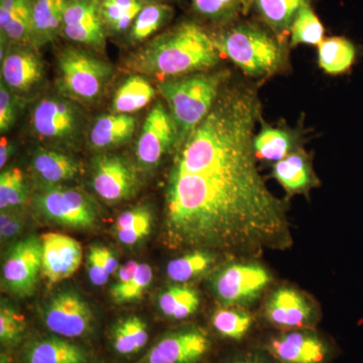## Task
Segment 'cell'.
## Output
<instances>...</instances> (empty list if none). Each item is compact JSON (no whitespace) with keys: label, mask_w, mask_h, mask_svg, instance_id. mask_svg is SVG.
<instances>
[{"label":"cell","mask_w":363,"mask_h":363,"mask_svg":"<svg viewBox=\"0 0 363 363\" xmlns=\"http://www.w3.org/2000/svg\"><path fill=\"white\" fill-rule=\"evenodd\" d=\"M209 348V338L202 331L174 332L152 346L143 363H196Z\"/></svg>","instance_id":"obj_16"},{"label":"cell","mask_w":363,"mask_h":363,"mask_svg":"<svg viewBox=\"0 0 363 363\" xmlns=\"http://www.w3.org/2000/svg\"><path fill=\"white\" fill-rule=\"evenodd\" d=\"M42 274V242L30 236L18 241L6 253L2 279L9 292L20 297L32 295Z\"/></svg>","instance_id":"obj_9"},{"label":"cell","mask_w":363,"mask_h":363,"mask_svg":"<svg viewBox=\"0 0 363 363\" xmlns=\"http://www.w3.org/2000/svg\"><path fill=\"white\" fill-rule=\"evenodd\" d=\"M18 96L0 83V131L7 133L16 123L18 116Z\"/></svg>","instance_id":"obj_41"},{"label":"cell","mask_w":363,"mask_h":363,"mask_svg":"<svg viewBox=\"0 0 363 363\" xmlns=\"http://www.w3.org/2000/svg\"><path fill=\"white\" fill-rule=\"evenodd\" d=\"M269 350L281 363H322L327 354L323 341L306 332H289L272 339Z\"/></svg>","instance_id":"obj_17"},{"label":"cell","mask_w":363,"mask_h":363,"mask_svg":"<svg viewBox=\"0 0 363 363\" xmlns=\"http://www.w3.org/2000/svg\"><path fill=\"white\" fill-rule=\"evenodd\" d=\"M28 197L25 176L21 169L11 168L0 175V209L21 206Z\"/></svg>","instance_id":"obj_38"},{"label":"cell","mask_w":363,"mask_h":363,"mask_svg":"<svg viewBox=\"0 0 363 363\" xmlns=\"http://www.w3.org/2000/svg\"><path fill=\"white\" fill-rule=\"evenodd\" d=\"M13 152V143H9L6 138H2L0 143V168L4 169L6 167Z\"/></svg>","instance_id":"obj_46"},{"label":"cell","mask_w":363,"mask_h":363,"mask_svg":"<svg viewBox=\"0 0 363 363\" xmlns=\"http://www.w3.org/2000/svg\"><path fill=\"white\" fill-rule=\"evenodd\" d=\"M98 252H99L100 259L104 262L105 269L108 272V274H116L119 269L118 260H117L116 255L112 253L109 248L101 247V245H97Z\"/></svg>","instance_id":"obj_45"},{"label":"cell","mask_w":363,"mask_h":363,"mask_svg":"<svg viewBox=\"0 0 363 363\" xmlns=\"http://www.w3.org/2000/svg\"><path fill=\"white\" fill-rule=\"evenodd\" d=\"M199 305V294L189 286H171L159 298V307L162 314L175 320L190 317L197 311Z\"/></svg>","instance_id":"obj_32"},{"label":"cell","mask_w":363,"mask_h":363,"mask_svg":"<svg viewBox=\"0 0 363 363\" xmlns=\"http://www.w3.org/2000/svg\"><path fill=\"white\" fill-rule=\"evenodd\" d=\"M145 4L138 0H99L107 35L124 39Z\"/></svg>","instance_id":"obj_27"},{"label":"cell","mask_w":363,"mask_h":363,"mask_svg":"<svg viewBox=\"0 0 363 363\" xmlns=\"http://www.w3.org/2000/svg\"><path fill=\"white\" fill-rule=\"evenodd\" d=\"M61 37L82 47L104 49L108 35L100 13L99 0H68Z\"/></svg>","instance_id":"obj_12"},{"label":"cell","mask_w":363,"mask_h":363,"mask_svg":"<svg viewBox=\"0 0 363 363\" xmlns=\"http://www.w3.org/2000/svg\"><path fill=\"white\" fill-rule=\"evenodd\" d=\"M23 227V218L13 209L1 210L0 234L2 240H9L20 234Z\"/></svg>","instance_id":"obj_43"},{"label":"cell","mask_w":363,"mask_h":363,"mask_svg":"<svg viewBox=\"0 0 363 363\" xmlns=\"http://www.w3.org/2000/svg\"><path fill=\"white\" fill-rule=\"evenodd\" d=\"M42 242V276L51 285L73 276L83 259L80 243L70 236L48 233L40 238Z\"/></svg>","instance_id":"obj_15"},{"label":"cell","mask_w":363,"mask_h":363,"mask_svg":"<svg viewBox=\"0 0 363 363\" xmlns=\"http://www.w3.org/2000/svg\"><path fill=\"white\" fill-rule=\"evenodd\" d=\"M152 281V269L150 264H138V271L133 279L121 288L111 289V296L116 303L131 302L142 297Z\"/></svg>","instance_id":"obj_39"},{"label":"cell","mask_w":363,"mask_h":363,"mask_svg":"<svg viewBox=\"0 0 363 363\" xmlns=\"http://www.w3.org/2000/svg\"><path fill=\"white\" fill-rule=\"evenodd\" d=\"M47 218L71 228L87 229L96 224L97 210L84 193L77 189L49 186L35 198Z\"/></svg>","instance_id":"obj_7"},{"label":"cell","mask_w":363,"mask_h":363,"mask_svg":"<svg viewBox=\"0 0 363 363\" xmlns=\"http://www.w3.org/2000/svg\"><path fill=\"white\" fill-rule=\"evenodd\" d=\"M272 174L289 193L304 192L313 185L311 167L303 152H293L277 162Z\"/></svg>","instance_id":"obj_29"},{"label":"cell","mask_w":363,"mask_h":363,"mask_svg":"<svg viewBox=\"0 0 363 363\" xmlns=\"http://www.w3.org/2000/svg\"><path fill=\"white\" fill-rule=\"evenodd\" d=\"M156 96L149 81L140 75H133L117 89L112 101L113 113L131 114L145 108Z\"/></svg>","instance_id":"obj_28"},{"label":"cell","mask_w":363,"mask_h":363,"mask_svg":"<svg viewBox=\"0 0 363 363\" xmlns=\"http://www.w3.org/2000/svg\"><path fill=\"white\" fill-rule=\"evenodd\" d=\"M178 142V130L171 112L162 102H157L147 114L136 142L138 164L145 169L154 168L176 149Z\"/></svg>","instance_id":"obj_8"},{"label":"cell","mask_w":363,"mask_h":363,"mask_svg":"<svg viewBox=\"0 0 363 363\" xmlns=\"http://www.w3.org/2000/svg\"><path fill=\"white\" fill-rule=\"evenodd\" d=\"M291 45H320L324 38V26L313 11L311 4L298 11L290 30Z\"/></svg>","instance_id":"obj_35"},{"label":"cell","mask_w":363,"mask_h":363,"mask_svg":"<svg viewBox=\"0 0 363 363\" xmlns=\"http://www.w3.org/2000/svg\"><path fill=\"white\" fill-rule=\"evenodd\" d=\"M44 79V64L33 45L1 50V82L20 96L35 89Z\"/></svg>","instance_id":"obj_14"},{"label":"cell","mask_w":363,"mask_h":363,"mask_svg":"<svg viewBox=\"0 0 363 363\" xmlns=\"http://www.w3.org/2000/svg\"><path fill=\"white\" fill-rule=\"evenodd\" d=\"M138 121L130 114L112 113L98 117L89 133L93 149L106 150L130 142L135 135Z\"/></svg>","instance_id":"obj_21"},{"label":"cell","mask_w":363,"mask_h":363,"mask_svg":"<svg viewBox=\"0 0 363 363\" xmlns=\"http://www.w3.org/2000/svg\"><path fill=\"white\" fill-rule=\"evenodd\" d=\"M26 319L13 307L2 304L0 308V340L6 345L20 342L26 331Z\"/></svg>","instance_id":"obj_40"},{"label":"cell","mask_w":363,"mask_h":363,"mask_svg":"<svg viewBox=\"0 0 363 363\" xmlns=\"http://www.w3.org/2000/svg\"><path fill=\"white\" fill-rule=\"evenodd\" d=\"M219 54L207 26L185 18L143 44L128 65L138 73L164 80L209 70L218 63Z\"/></svg>","instance_id":"obj_2"},{"label":"cell","mask_w":363,"mask_h":363,"mask_svg":"<svg viewBox=\"0 0 363 363\" xmlns=\"http://www.w3.org/2000/svg\"><path fill=\"white\" fill-rule=\"evenodd\" d=\"M44 322L52 333L63 338H77L92 329L89 304L73 291H64L51 298L44 311Z\"/></svg>","instance_id":"obj_11"},{"label":"cell","mask_w":363,"mask_h":363,"mask_svg":"<svg viewBox=\"0 0 363 363\" xmlns=\"http://www.w3.org/2000/svg\"><path fill=\"white\" fill-rule=\"evenodd\" d=\"M152 216L149 208L138 206L119 215L114 230L117 238L125 245H135L150 233Z\"/></svg>","instance_id":"obj_33"},{"label":"cell","mask_w":363,"mask_h":363,"mask_svg":"<svg viewBox=\"0 0 363 363\" xmlns=\"http://www.w3.org/2000/svg\"><path fill=\"white\" fill-rule=\"evenodd\" d=\"M236 363H262L259 362H252V360H245V362H238Z\"/></svg>","instance_id":"obj_49"},{"label":"cell","mask_w":363,"mask_h":363,"mask_svg":"<svg viewBox=\"0 0 363 363\" xmlns=\"http://www.w3.org/2000/svg\"><path fill=\"white\" fill-rule=\"evenodd\" d=\"M224 79L223 73H195L164 79L157 84L175 121L178 145L211 111Z\"/></svg>","instance_id":"obj_4"},{"label":"cell","mask_w":363,"mask_h":363,"mask_svg":"<svg viewBox=\"0 0 363 363\" xmlns=\"http://www.w3.org/2000/svg\"><path fill=\"white\" fill-rule=\"evenodd\" d=\"M68 0H33L30 44L40 49L62 35Z\"/></svg>","instance_id":"obj_20"},{"label":"cell","mask_w":363,"mask_h":363,"mask_svg":"<svg viewBox=\"0 0 363 363\" xmlns=\"http://www.w3.org/2000/svg\"><path fill=\"white\" fill-rule=\"evenodd\" d=\"M138 1L143 2V4H169L172 1H176V0H138Z\"/></svg>","instance_id":"obj_47"},{"label":"cell","mask_w":363,"mask_h":363,"mask_svg":"<svg viewBox=\"0 0 363 363\" xmlns=\"http://www.w3.org/2000/svg\"><path fill=\"white\" fill-rule=\"evenodd\" d=\"M257 94L222 88L209 113L176 147L164 199V226L176 247L247 253L291 243L283 203L257 167Z\"/></svg>","instance_id":"obj_1"},{"label":"cell","mask_w":363,"mask_h":363,"mask_svg":"<svg viewBox=\"0 0 363 363\" xmlns=\"http://www.w3.org/2000/svg\"><path fill=\"white\" fill-rule=\"evenodd\" d=\"M175 16L169 4H147L138 14L130 30L124 37L126 44L143 45L168 28Z\"/></svg>","instance_id":"obj_23"},{"label":"cell","mask_w":363,"mask_h":363,"mask_svg":"<svg viewBox=\"0 0 363 363\" xmlns=\"http://www.w3.org/2000/svg\"><path fill=\"white\" fill-rule=\"evenodd\" d=\"M82 45L64 48L58 57L57 85L63 96L83 104L102 97L113 75L111 63Z\"/></svg>","instance_id":"obj_5"},{"label":"cell","mask_w":363,"mask_h":363,"mask_svg":"<svg viewBox=\"0 0 363 363\" xmlns=\"http://www.w3.org/2000/svg\"><path fill=\"white\" fill-rule=\"evenodd\" d=\"M295 138L289 131L262 124L253 138L255 156L269 162H279L292 154Z\"/></svg>","instance_id":"obj_31"},{"label":"cell","mask_w":363,"mask_h":363,"mask_svg":"<svg viewBox=\"0 0 363 363\" xmlns=\"http://www.w3.org/2000/svg\"><path fill=\"white\" fill-rule=\"evenodd\" d=\"M211 33L219 52L247 75H269L281 64L283 51L276 35L259 23L236 21Z\"/></svg>","instance_id":"obj_3"},{"label":"cell","mask_w":363,"mask_h":363,"mask_svg":"<svg viewBox=\"0 0 363 363\" xmlns=\"http://www.w3.org/2000/svg\"><path fill=\"white\" fill-rule=\"evenodd\" d=\"M26 363H88L87 351L60 337L33 341L26 350Z\"/></svg>","instance_id":"obj_24"},{"label":"cell","mask_w":363,"mask_h":363,"mask_svg":"<svg viewBox=\"0 0 363 363\" xmlns=\"http://www.w3.org/2000/svg\"><path fill=\"white\" fill-rule=\"evenodd\" d=\"M87 262L88 274H89L91 283L97 286H104L108 281L111 274L106 271L104 262L100 259L97 245L90 248Z\"/></svg>","instance_id":"obj_42"},{"label":"cell","mask_w":363,"mask_h":363,"mask_svg":"<svg viewBox=\"0 0 363 363\" xmlns=\"http://www.w3.org/2000/svg\"><path fill=\"white\" fill-rule=\"evenodd\" d=\"M212 324L223 337L240 340L252 327V318L242 310L219 309L214 313Z\"/></svg>","instance_id":"obj_37"},{"label":"cell","mask_w":363,"mask_h":363,"mask_svg":"<svg viewBox=\"0 0 363 363\" xmlns=\"http://www.w3.org/2000/svg\"><path fill=\"white\" fill-rule=\"evenodd\" d=\"M73 100L51 96L40 100L32 113V126L42 140L54 143H70L77 140L83 116Z\"/></svg>","instance_id":"obj_6"},{"label":"cell","mask_w":363,"mask_h":363,"mask_svg":"<svg viewBox=\"0 0 363 363\" xmlns=\"http://www.w3.org/2000/svg\"><path fill=\"white\" fill-rule=\"evenodd\" d=\"M33 169L40 181L48 186L73 180L80 172L75 159L54 150L40 149L33 157Z\"/></svg>","instance_id":"obj_25"},{"label":"cell","mask_w":363,"mask_h":363,"mask_svg":"<svg viewBox=\"0 0 363 363\" xmlns=\"http://www.w3.org/2000/svg\"><path fill=\"white\" fill-rule=\"evenodd\" d=\"M213 255L203 250L187 253L172 260L167 267V274L177 283H185L207 271L213 262Z\"/></svg>","instance_id":"obj_36"},{"label":"cell","mask_w":363,"mask_h":363,"mask_svg":"<svg viewBox=\"0 0 363 363\" xmlns=\"http://www.w3.org/2000/svg\"><path fill=\"white\" fill-rule=\"evenodd\" d=\"M32 4L33 0H0L1 50L30 44Z\"/></svg>","instance_id":"obj_19"},{"label":"cell","mask_w":363,"mask_h":363,"mask_svg":"<svg viewBox=\"0 0 363 363\" xmlns=\"http://www.w3.org/2000/svg\"><path fill=\"white\" fill-rule=\"evenodd\" d=\"M0 363H11V360H9V358L6 354H1V358H0Z\"/></svg>","instance_id":"obj_48"},{"label":"cell","mask_w":363,"mask_h":363,"mask_svg":"<svg viewBox=\"0 0 363 363\" xmlns=\"http://www.w3.org/2000/svg\"><path fill=\"white\" fill-rule=\"evenodd\" d=\"M320 67L329 74L345 73L357 57V49L351 40L342 37L324 39L318 48Z\"/></svg>","instance_id":"obj_30"},{"label":"cell","mask_w":363,"mask_h":363,"mask_svg":"<svg viewBox=\"0 0 363 363\" xmlns=\"http://www.w3.org/2000/svg\"><path fill=\"white\" fill-rule=\"evenodd\" d=\"M267 319L286 328L304 326L312 317L311 306L297 291L281 288L272 294L266 305Z\"/></svg>","instance_id":"obj_18"},{"label":"cell","mask_w":363,"mask_h":363,"mask_svg":"<svg viewBox=\"0 0 363 363\" xmlns=\"http://www.w3.org/2000/svg\"><path fill=\"white\" fill-rule=\"evenodd\" d=\"M194 20L215 28L241 20L253 9L255 0H189ZM205 26V25H204Z\"/></svg>","instance_id":"obj_22"},{"label":"cell","mask_w":363,"mask_h":363,"mask_svg":"<svg viewBox=\"0 0 363 363\" xmlns=\"http://www.w3.org/2000/svg\"><path fill=\"white\" fill-rule=\"evenodd\" d=\"M138 264H140L136 262H128L119 267L118 272H117V281L114 284L113 288H121V286L128 285L135 277Z\"/></svg>","instance_id":"obj_44"},{"label":"cell","mask_w":363,"mask_h":363,"mask_svg":"<svg viewBox=\"0 0 363 363\" xmlns=\"http://www.w3.org/2000/svg\"><path fill=\"white\" fill-rule=\"evenodd\" d=\"M269 281V272L259 264H234L217 274L214 291L224 304H245L255 300Z\"/></svg>","instance_id":"obj_13"},{"label":"cell","mask_w":363,"mask_h":363,"mask_svg":"<svg viewBox=\"0 0 363 363\" xmlns=\"http://www.w3.org/2000/svg\"><path fill=\"white\" fill-rule=\"evenodd\" d=\"M311 0H255L253 9L264 26L276 35L290 32L296 16Z\"/></svg>","instance_id":"obj_26"},{"label":"cell","mask_w":363,"mask_h":363,"mask_svg":"<svg viewBox=\"0 0 363 363\" xmlns=\"http://www.w3.org/2000/svg\"><path fill=\"white\" fill-rule=\"evenodd\" d=\"M91 182L95 193L108 203L128 199L140 184L135 167L125 157L100 155L93 160Z\"/></svg>","instance_id":"obj_10"},{"label":"cell","mask_w":363,"mask_h":363,"mask_svg":"<svg viewBox=\"0 0 363 363\" xmlns=\"http://www.w3.org/2000/svg\"><path fill=\"white\" fill-rule=\"evenodd\" d=\"M149 340L147 326L138 317H128L119 322L112 331V344L117 353L133 354L145 347Z\"/></svg>","instance_id":"obj_34"}]
</instances>
